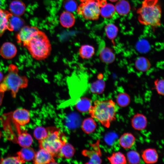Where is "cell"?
<instances>
[{
	"label": "cell",
	"instance_id": "cell-1",
	"mask_svg": "<svg viewBox=\"0 0 164 164\" xmlns=\"http://www.w3.org/2000/svg\"><path fill=\"white\" fill-rule=\"evenodd\" d=\"M118 108L111 99L96 100L89 110L91 117L105 127H109L111 123L116 119Z\"/></svg>",
	"mask_w": 164,
	"mask_h": 164
},
{
	"label": "cell",
	"instance_id": "cell-2",
	"mask_svg": "<svg viewBox=\"0 0 164 164\" xmlns=\"http://www.w3.org/2000/svg\"><path fill=\"white\" fill-rule=\"evenodd\" d=\"M25 46L32 56L38 60H44L50 55L52 47L48 37L39 30L28 41Z\"/></svg>",
	"mask_w": 164,
	"mask_h": 164
},
{
	"label": "cell",
	"instance_id": "cell-3",
	"mask_svg": "<svg viewBox=\"0 0 164 164\" xmlns=\"http://www.w3.org/2000/svg\"><path fill=\"white\" fill-rule=\"evenodd\" d=\"M137 13L141 24L153 27L160 26L161 10L158 0H144Z\"/></svg>",
	"mask_w": 164,
	"mask_h": 164
},
{
	"label": "cell",
	"instance_id": "cell-4",
	"mask_svg": "<svg viewBox=\"0 0 164 164\" xmlns=\"http://www.w3.org/2000/svg\"><path fill=\"white\" fill-rule=\"evenodd\" d=\"M47 136L39 141V147L46 150L53 157L58 158L62 147L67 142L64 134L58 128L50 127L46 128Z\"/></svg>",
	"mask_w": 164,
	"mask_h": 164
},
{
	"label": "cell",
	"instance_id": "cell-5",
	"mask_svg": "<svg viewBox=\"0 0 164 164\" xmlns=\"http://www.w3.org/2000/svg\"><path fill=\"white\" fill-rule=\"evenodd\" d=\"M8 70V73L2 83L5 85L7 91H11L12 96L15 98L19 88L27 87L28 80L26 76L19 75L18 68L14 64L10 65Z\"/></svg>",
	"mask_w": 164,
	"mask_h": 164
},
{
	"label": "cell",
	"instance_id": "cell-6",
	"mask_svg": "<svg viewBox=\"0 0 164 164\" xmlns=\"http://www.w3.org/2000/svg\"><path fill=\"white\" fill-rule=\"evenodd\" d=\"M107 3L106 0H87L78 7L77 13L86 19L97 20L101 7Z\"/></svg>",
	"mask_w": 164,
	"mask_h": 164
},
{
	"label": "cell",
	"instance_id": "cell-7",
	"mask_svg": "<svg viewBox=\"0 0 164 164\" xmlns=\"http://www.w3.org/2000/svg\"><path fill=\"white\" fill-rule=\"evenodd\" d=\"M100 140H98L95 143L91 145L93 149L91 150H84L82 154L90 159L87 164H100L102 162L101 153L99 147Z\"/></svg>",
	"mask_w": 164,
	"mask_h": 164
},
{
	"label": "cell",
	"instance_id": "cell-8",
	"mask_svg": "<svg viewBox=\"0 0 164 164\" xmlns=\"http://www.w3.org/2000/svg\"><path fill=\"white\" fill-rule=\"evenodd\" d=\"M39 30L36 27L24 26L16 35L17 42L25 46L31 37Z\"/></svg>",
	"mask_w": 164,
	"mask_h": 164
},
{
	"label": "cell",
	"instance_id": "cell-9",
	"mask_svg": "<svg viewBox=\"0 0 164 164\" xmlns=\"http://www.w3.org/2000/svg\"><path fill=\"white\" fill-rule=\"evenodd\" d=\"M53 156L45 149H40L36 153L33 159V163L35 164H45L55 163Z\"/></svg>",
	"mask_w": 164,
	"mask_h": 164
},
{
	"label": "cell",
	"instance_id": "cell-10",
	"mask_svg": "<svg viewBox=\"0 0 164 164\" xmlns=\"http://www.w3.org/2000/svg\"><path fill=\"white\" fill-rule=\"evenodd\" d=\"M13 118L19 125H25L29 122L30 115L28 110L20 108L16 110L13 113Z\"/></svg>",
	"mask_w": 164,
	"mask_h": 164
},
{
	"label": "cell",
	"instance_id": "cell-11",
	"mask_svg": "<svg viewBox=\"0 0 164 164\" xmlns=\"http://www.w3.org/2000/svg\"><path fill=\"white\" fill-rule=\"evenodd\" d=\"M17 49L15 45L12 43H4L0 49V53L2 56L6 59H10L15 56Z\"/></svg>",
	"mask_w": 164,
	"mask_h": 164
},
{
	"label": "cell",
	"instance_id": "cell-12",
	"mask_svg": "<svg viewBox=\"0 0 164 164\" xmlns=\"http://www.w3.org/2000/svg\"><path fill=\"white\" fill-rule=\"evenodd\" d=\"M131 124L132 127L137 130H142L145 129L147 125V120L143 114L137 113L134 115L131 120Z\"/></svg>",
	"mask_w": 164,
	"mask_h": 164
},
{
	"label": "cell",
	"instance_id": "cell-13",
	"mask_svg": "<svg viewBox=\"0 0 164 164\" xmlns=\"http://www.w3.org/2000/svg\"><path fill=\"white\" fill-rule=\"evenodd\" d=\"M12 15L10 12L0 8V37L8 30L9 19Z\"/></svg>",
	"mask_w": 164,
	"mask_h": 164
},
{
	"label": "cell",
	"instance_id": "cell-14",
	"mask_svg": "<svg viewBox=\"0 0 164 164\" xmlns=\"http://www.w3.org/2000/svg\"><path fill=\"white\" fill-rule=\"evenodd\" d=\"M9 8L10 12L12 15L20 16L24 14L26 7L22 1L19 0H14L10 3Z\"/></svg>",
	"mask_w": 164,
	"mask_h": 164
},
{
	"label": "cell",
	"instance_id": "cell-15",
	"mask_svg": "<svg viewBox=\"0 0 164 164\" xmlns=\"http://www.w3.org/2000/svg\"><path fill=\"white\" fill-rule=\"evenodd\" d=\"M99 57L103 62L107 64H110L114 61L115 56L111 49L106 47H103L100 51Z\"/></svg>",
	"mask_w": 164,
	"mask_h": 164
},
{
	"label": "cell",
	"instance_id": "cell-16",
	"mask_svg": "<svg viewBox=\"0 0 164 164\" xmlns=\"http://www.w3.org/2000/svg\"><path fill=\"white\" fill-rule=\"evenodd\" d=\"M142 156L144 162L147 164L156 162L159 157L157 151L155 149L153 148H149L144 150L142 152Z\"/></svg>",
	"mask_w": 164,
	"mask_h": 164
},
{
	"label": "cell",
	"instance_id": "cell-17",
	"mask_svg": "<svg viewBox=\"0 0 164 164\" xmlns=\"http://www.w3.org/2000/svg\"><path fill=\"white\" fill-rule=\"evenodd\" d=\"M35 154L33 149L30 147H23L17 153V156L24 163L33 160Z\"/></svg>",
	"mask_w": 164,
	"mask_h": 164
},
{
	"label": "cell",
	"instance_id": "cell-18",
	"mask_svg": "<svg viewBox=\"0 0 164 164\" xmlns=\"http://www.w3.org/2000/svg\"><path fill=\"white\" fill-rule=\"evenodd\" d=\"M135 138L131 133H125L122 135L119 139V143L121 147L125 149L132 148L134 145Z\"/></svg>",
	"mask_w": 164,
	"mask_h": 164
},
{
	"label": "cell",
	"instance_id": "cell-19",
	"mask_svg": "<svg viewBox=\"0 0 164 164\" xmlns=\"http://www.w3.org/2000/svg\"><path fill=\"white\" fill-rule=\"evenodd\" d=\"M60 20L61 25L66 28L72 27L75 22L73 15L70 12L67 11L64 12L61 14Z\"/></svg>",
	"mask_w": 164,
	"mask_h": 164
},
{
	"label": "cell",
	"instance_id": "cell-20",
	"mask_svg": "<svg viewBox=\"0 0 164 164\" xmlns=\"http://www.w3.org/2000/svg\"><path fill=\"white\" fill-rule=\"evenodd\" d=\"M25 22L20 16L12 15L10 18L8 30L10 31H17L24 26Z\"/></svg>",
	"mask_w": 164,
	"mask_h": 164
},
{
	"label": "cell",
	"instance_id": "cell-21",
	"mask_svg": "<svg viewBox=\"0 0 164 164\" xmlns=\"http://www.w3.org/2000/svg\"><path fill=\"white\" fill-rule=\"evenodd\" d=\"M75 103L77 109L81 112L88 111L92 105L91 100L86 97L79 98L76 101Z\"/></svg>",
	"mask_w": 164,
	"mask_h": 164
},
{
	"label": "cell",
	"instance_id": "cell-22",
	"mask_svg": "<svg viewBox=\"0 0 164 164\" xmlns=\"http://www.w3.org/2000/svg\"><path fill=\"white\" fill-rule=\"evenodd\" d=\"M79 53L80 57L82 59H88L94 54L95 50L94 47L91 45H83L80 48Z\"/></svg>",
	"mask_w": 164,
	"mask_h": 164
},
{
	"label": "cell",
	"instance_id": "cell-23",
	"mask_svg": "<svg viewBox=\"0 0 164 164\" xmlns=\"http://www.w3.org/2000/svg\"><path fill=\"white\" fill-rule=\"evenodd\" d=\"M75 152V149L73 147L70 143L67 142L62 147L58 158L64 157L70 159L73 156Z\"/></svg>",
	"mask_w": 164,
	"mask_h": 164
},
{
	"label": "cell",
	"instance_id": "cell-24",
	"mask_svg": "<svg viewBox=\"0 0 164 164\" xmlns=\"http://www.w3.org/2000/svg\"><path fill=\"white\" fill-rule=\"evenodd\" d=\"M135 64L136 68L141 72L146 71L149 69L151 66L149 60L143 56L138 57L135 61Z\"/></svg>",
	"mask_w": 164,
	"mask_h": 164
},
{
	"label": "cell",
	"instance_id": "cell-25",
	"mask_svg": "<svg viewBox=\"0 0 164 164\" xmlns=\"http://www.w3.org/2000/svg\"><path fill=\"white\" fill-rule=\"evenodd\" d=\"M97 127V124L92 118L85 119L82 124V129L85 133L89 134L93 132Z\"/></svg>",
	"mask_w": 164,
	"mask_h": 164
},
{
	"label": "cell",
	"instance_id": "cell-26",
	"mask_svg": "<svg viewBox=\"0 0 164 164\" xmlns=\"http://www.w3.org/2000/svg\"><path fill=\"white\" fill-rule=\"evenodd\" d=\"M107 159L112 164H125L127 162L125 156L120 152L113 153L111 156L108 157Z\"/></svg>",
	"mask_w": 164,
	"mask_h": 164
},
{
	"label": "cell",
	"instance_id": "cell-27",
	"mask_svg": "<svg viewBox=\"0 0 164 164\" xmlns=\"http://www.w3.org/2000/svg\"><path fill=\"white\" fill-rule=\"evenodd\" d=\"M115 7L117 13L122 15L128 14L130 9L129 3L125 0L119 1L116 3Z\"/></svg>",
	"mask_w": 164,
	"mask_h": 164
},
{
	"label": "cell",
	"instance_id": "cell-28",
	"mask_svg": "<svg viewBox=\"0 0 164 164\" xmlns=\"http://www.w3.org/2000/svg\"><path fill=\"white\" fill-rule=\"evenodd\" d=\"M18 142L21 146L30 147L32 143L33 139L32 136L29 133L25 132L19 134L18 137Z\"/></svg>",
	"mask_w": 164,
	"mask_h": 164
},
{
	"label": "cell",
	"instance_id": "cell-29",
	"mask_svg": "<svg viewBox=\"0 0 164 164\" xmlns=\"http://www.w3.org/2000/svg\"><path fill=\"white\" fill-rule=\"evenodd\" d=\"M92 83L90 86L91 92L94 94H100L104 91L105 83L102 79H99Z\"/></svg>",
	"mask_w": 164,
	"mask_h": 164
},
{
	"label": "cell",
	"instance_id": "cell-30",
	"mask_svg": "<svg viewBox=\"0 0 164 164\" xmlns=\"http://www.w3.org/2000/svg\"><path fill=\"white\" fill-rule=\"evenodd\" d=\"M115 12L114 6L112 4L107 3L102 6L100 9V14L103 17L106 18H111Z\"/></svg>",
	"mask_w": 164,
	"mask_h": 164
},
{
	"label": "cell",
	"instance_id": "cell-31",
	"mask_svg": "<svg viewBox=\"0 0 164 164\" xmlns=\"http://www.w3.org/2000/svg\"><path fill=\"white\" fill-rule=\"evenodd\" d=\"M116 101L118 105L122 107L128 106L130 102V98L127 94L121 92L118 94L116 97Z\"/></svg>",
	"mask_w": 164,
	"mask_h": 164
},
{
	"label": "cell",
	"instance_id": "cell-32",
	"mask_svg": "<svg viewBox=\"0 0 164 164\" xmlns=\"http://www.w3.org/2000/svg\"><path fill=\"white\" fill-rule=\"evenodd\" d=\"M126 160L129 164H137L139 163L141 157L139 153L135 150L128 151L126 155Z\"/></svg>",
	"mask_w": 164,
	"mask_h": 164
},
{
	"label": "cell",
	"instance_id": "cell-33",
	"mask_svg": "<svg viewBox=\"0 0 164 164\" xmlns=\"http://www.w3.org/2000/svg\"><path fill=\"white\" fill-rule=\"evenodd\" d=\"M118 31L117 27L113 24H108L105 28V32L107 36L112 41H113L116 37Z\"/></svg>",
	"mask_w": 164,
	"mask_h": 164
},
{
	"label": "cell",
	"instance_id": "cell-34",
	"mask_svg": "<svg viewBox=\"0 0 164 164\" xmlns=\"http://www.w3.org/2000/svg\"><path fill=\"white\" fill-rule=\"evenodd\" d=\"M34 137L39 141L41 140L46 138L48 135V131L46 128L43 127H36L34 131Z\"/></svg>",
	"mask_w": 164,
	"mask_h": 164
},
{
	"label": "cell",
	"instance_id": "cell-35",
	"mask_svg": "<svg viewBox=\"0 0 164 164\" xmlns=\"http://www.w3.org/2000/svg\"><path fill=\"white\" fill-rule=\"evenodd\" d=\"M137 50L140 52L145 53L148 51L149 50V45L145 40L142 39L139 41L136 46Z\"/></svg>",
	"mask_w": 164,
	"mask_h": 164
},
{
	"label": "cell",
	"instance_id": "cell-36",
	"mask_svg": "<svg viewBox=\"0 0 164 164\" xmlns=\"http://www.w3.org/2000/svg\"><path fill=\"white\" fill-rule=\"evenodd\" d=\"M63 6L67 11L73 12L77 9V4L75 0H65L63 3Z\"/></svg>",
	"mask_w": 164,
	"mask_h": 164
},
{
	"label": "cell",
	"instance_id": "cell-37",
	"mask_svg": "<svg viewBox=\"0 0 164 164\" xmlns=\"http://www.w3.org/2000/svg\"><path fill=\"white\" fill-rule=\"evenodd\" d=\"M24 163L18 156L9 157L1 159L0 164H22Z\"/></svg>",
	"mask_w": 164,
	"mask_h": 164
},
{
	"label": "cell",
	"instance_id": "cell-38",
	"mask_svg": "<svg viewBox=\"0 0 164 164\" xmlns=\"http://www.w3.org/2000/svg\"><path fill=\"white\" fill-rule=\"evenodd\" d=\"M164 80L157 79L154 81L155 88L157 93L160 95H164Z\"/></svg>",
	"mask_w": 164,
	"mask_h": 164
},
{
	"label": "cell",
	"instance_id": "cell-39",
	"mask_svg": "<svg viewBox=\"0 0 164 164\" xmlns=\"http://www.w3.org/2000/svg\"><path fill=\"white\" fill-rule=\"evenodd\" d=\"M5 92L4 91L0 88V106L2 103Z\"/></svg>",
	"mask_w": 164,
	"mask_h": 164
},
{
	"label": "cell",
	"instance_id": "cell-40",
	"mask_svg": "<svg viewBox=\"0 0 164 164\" xmlns=\"http://www.w3.org/2000/svg\"><path fill=\"white\" fill-rule=\"evenodd\" d=\"M4 79L3 75L2 73L0 71V84L3 81Z\"/></svg>",
	"mask_w": 164,
	"mask_h": 164
},
{
	"label": "cell",
	"instance_id": "cell-41",
	"mask_svg": "<svg viewBox=\"0 0 164 164\" xmlns=\"http://www.w3.org/2000/svg\"><path fill=\"white\" fill-rule=\"evenodd\" d=\"M109 0L112 2H115L117 1L118 0Z\"/></svg>",
	"mask_w": 164,
	"mask_h": 164
},
{
	"label": "cell",
	"instance_id": "cell-42",
	"mask_svg": "<svg viewBox=\"0 0 164 164\" xmlns=\"http://www.w3.org/2000/svg\"><path fill=\"white\" fill-rule=\"evenodd\" d=\"M80 1L82 2H84L86 1H87V0H80Z\"/></svg>",
	"mask_w": 164,
	"mask_h": 164
}]
</instances>
